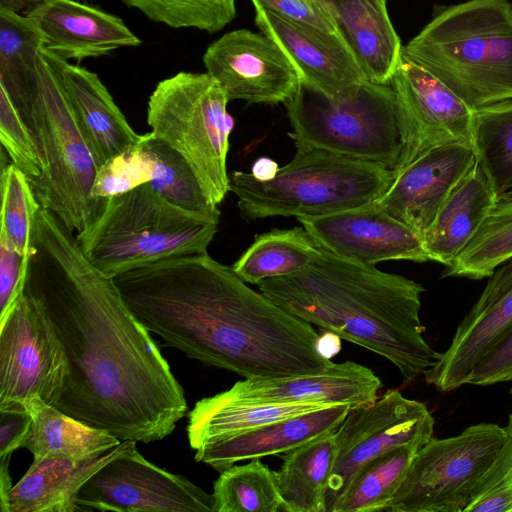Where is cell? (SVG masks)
Instances as JSON below:
<instances>
[{
    "label": "cell",
    "mask_w": 512,
    "mask_h": 512,
    "mask_svg": "<svg viewBox=\"0 0 512 512\" xmlns=\"http://www.w3.org/2000/svg\"><path fill=\"white\" fill-rule=\"evenodd\" d=\"M213 512L283 511L276 472L259 458L220 472L213 485Z\"/></svg>",
    "instance_id": "obj_34"
},
{
    "label": "cell",
    "mask_w": 512,
    "mask_h": 512,
    "mask_svg": "<svg viewBox=\"0 0 512 512\" xmlns=\"http://www.w3.org/2000/svg\"><path fill=\"white\" fill-rule=\"evenodd\" d=\"M322 249L353 262L430 261L422 236L376 201L327 215L297 218Z\"/></svg>",
    "instance_id": "obj_16"
},
{
    "label": "cell",
    "mask_w": 512,
    "mask_h": 512,
    "mask_svg": "<svg viewBox=\"0 0 512 512\" xmlns=\"http://www.w3.org/2000/svg\"><path fill=\"white\" fill-rule=\"evenodd\" d=\"M504 441L464 512H512V414Z\"/></svg>",
    "instance_id": "obj_40"
},
{
    "label": "cell",
    "mask_w": 512,
    "mask_h": 512,
    "mask_svg": "<svg viewBox=\"0 0 512 512\" xmlns=\"http://www.w3.org/2000/svg\"><path fill=\"white\" fill-rule=\"evenodd\" d=\"M1 198L0 234L21 254L27 255L33 220L41 206L27 176L12 163L2 166Z\"/></svg>",
    "instance_id": "obj_38"
},
{
    "label": "cell",
    "mask_w": 512,
    "mask_h": 512,
    "mask_svg": "<svg viewBox=\"0 0 512 512\" xmlns=\"http://www.w3.org/2000/svg\"><path fill=\"white\" fill-rule=\"evenodd\" d=\"M147 18L171 28L214 33L236 16V0H122Z\"/></svg>",
    "instance_id": "obj_37"
},
{
    "label": "cell",
    "mask_w": 512,
    "mask_h": 512,
    "mask_svg": "<svg viewBox=\"0 0 512 512\" xmlns=\"http://www.w3.org/2000/svg\"><path fill=\"white\" fill-rule=\"evenodd\" d=\"M23 292L46 316L67 361L52 406L121 441L150 443L174 431L188 406L150 331L114 278L43 207L31 228Z\"/></svg>",
    "instance_id": "obj_1"
},
{
    "label": "cell",
    "mask_w": 512,
    "mask_h": 512,
    "mask_svg": "<svg viewBox=\"0 0 512 512\" xmlns=\"http://www.w3.org/2000/svg\"><path fill=\"white\" fill-rule=\"evenodd\" d=\"M23 14L41 31L44 48L67 61L141 44L121 18L75 0H33Z\"/></svg>",
    "instance_id": "obj_21"
},
{
    "label": "cell",
    "mask_w": 512,
    "mask_h": 512,
    "mask_svg": "<svg viewBox=\"0 0 512 512\" xmlns=\"http://www.w3.org/2000/svg\"><path fill=\"white\" fill-rule=\"evenodd\" d=\"M423 445L390 449L366 462L354 475L334 512L386 511L411 461Z\"/></svg>",
    "instance_id": "obj_31"
},
{
    "label": "cell",
    "mask_w": 512,
    "mask_h": 512,
    "mask_svg": "<svg viewBox=\"0 0 512 512\" xmlns=\"http://www.w3.org/2000/svg\"><path fill=\"white\" fill-rule=\"evenodd\" d=\"M255 23L288 56L300 82L324 95L342 97L368 81L338 33L289 21L260 7H255Z\"/></svg>",
    "instance_id": "obj_18"
},
{
    "label": "cell",
    "mask_w": 512,
    "mask_h": 512,
    "mask_svg": "<svg viewBox=\"0 0 512 512\" xmlns=\"http://www.w3.org/2000/svg\"><path fill=\"white\" fill-rule=\"evenodd\" d=\"M512 328V258L499 265L458 324L448 348L424 376L441 392L468 384L481 358Z\"/></svg>",
    "instance_id": "obj_17"
},
{
    "label": "cell",
    "mask_w": 512,
    "mask_h": 512,
    "mask_svg": "<svg viewBox=\"0 0 512 512\" xmlns=\"http://www.w3.org/2000/svg\"><path fill=\"white\" fill-rule=\"evenodd\" d=\"M26 268L27 255L21 254L0 234V320L23 292Z\"/></svg>",
    "instance_id": "obj_43"
},
{
    "label": "cell",
    "mask_w": 512,
    "mask_h": 512,
    "mask_svg": "<svg viewBox=\"0 0 512 512\" xmlns=\"http://www.w3.org/2000/svg\"><path fill=\"white\" fill-rule=\"evenodd\" d=\"M33 0H0V8L13 12L24 11Z\"/></svg>",
    "instance_id": "obj_47"
},
{
    "label": "cell",
    "mask_w": 512,
    "mask_h": 512,
    "mask_svg": "<svg viewBox=\"0 0 512 512\" xmlns=\"http://www.w3.org/2000/svg\"><path fill=\"white\" fill-rule=\"evenodd\" d=\"M335 448L333 431L285 453L276 472L283 511L325 512Z\"/></svg>",
    "instance_id": "obj_29"
},
{
    "label": "cell",
    "mask_w": 512,
    "mask_h": 512,
    "mask_svg": "<svg viewBox=\"0 0 512 512\" xmlns=\"http://www.w3.org/2000/svg\"><path fill=\"white\" fill-rule=\"evenodd\" d=\"M279 168L274 160L268 157H261L253 163L250 173L259 181H268L276 176Z\"/></svg>",
    "instance_id": "obj_46"
},
{
    "label": "cell",
    "mask_w": 512,
    "mask_h": 512,
    "mask_svg": "<svg viewBox=\"0 0 512 512\" xmlns=\"http://www.w3.org/2000/svg\"><path fill=\"white\" fill-rule=\"evenodd\" d=\"M66 374L67 361L49 321L22 292L0 320V410L28 411L35 400L52 405Z\"/></svg>",
    "instance_id": "obj_11"
},
{
    "label": "cell",
    "mask_w": 512,
    "mask_h": 512,
    "mask_svg": "<svg viewBox=\"0 0 512 512\" xmlns=\"http://www.w3.org/2000/svg\"><path fill=\"white\" fill-rule=\"evenodd\" d=\"M328 406L304 403H248L216 394L199 400L188 413L187 436L197 448L248 432L263 425Z\"/></svg>",
    "instance_id": "obj_27"
},
{
    "label": "cell",
    "mask_w": 512,
    "mask_h": 512,
    "mask_svg": "<svg viewBox=\"0 0 512 512\" xmlns=\"http://www.w3.org/2000/svg\"><path fill=\"white\" fill-rule=\"evenodd\" d=\"M427 406L389 389L373 403L351 409L335 431L336 448L325 512H334L357 471L372 458L407 444L424 445L434 433Z\"/></svg>",
    "instance_id": "obj_12"
},
{
    "label": "cell",
    "mask_w": 512,
    "mask_h": 512,
    "mask_svg": "<svg viewBox=\"0 0 512 512\" xmlns=\"http://www.w3.org/2000/svg\"><path fill=\"white\" fill-rule=\"evenodd\" d=\"M203 63L229 101L285 104L300 84L297 70L280 46L248 29L233 30L210 44Z\"/></svg>",
    "instance_id": "obj_15"
},
{
    "label": "cell",
    "mask_w": 512,
    "mask_h": 512,
    "mask_svg": "<svg viewBox=\"0 0 512 512\" xmlns=\"http://www.w3.org/2000/svg\"><path fill=\"white\" fill-rule=\"evenodd\" d=\"M347 405L275 421L256 429L197 448L195 460L222 472L244 460L286 453L315 438L336 431L347 416Z\"/></svg>",
    "instance_id": "obj_22"
},
{
    "label": "cell",
    "mask_w": 512,
    "mask_h": 512,
    "mask_svg": "<svg viewBox=\"0 0 512 512\" xmlns=\"http://www.w3.org/2000/svg\"><path fill=\"white\" fill-rule=\"evenodd\" d=\"M512 381V328L475 366L468 384L489 386Z\"/></svg>",
    "instance_id": "obj_44"
},
{
    "label": "cell",
    "mask_w": 512,
    "mask_h": 512,
    "mask_svg": "<svg viewBox=\"0 0 512 512\" xmlns=\"http://www.w3.org/2000/svg\"><path fill=\"white\" fill-rule=\"evenodd\" d=\"M390 85L402 143L394 175L440 147L474 149L473 110L442 81L402 56Z\"/></svg>",
    "instance_id": "obj_14"
},
{
    "label": "cell",
    "mask_w": 512,
    "mask_h": 512,
    "mask_svg": "<svg viewBox=\"0 0 512 512\" xmlns=\"http://www.w3.org/2000/svg\"><path fill=\"white\" fill-rule=\"evenodd\" d=\"M152 158L143 135L141 141L102 164L95 175L92 195L106 200L149 183Z\"/></svg>",
    "instance_id": "obj_39"
},
{
    "label": "cell",
    "mask_w": 512,
    "mask_h": 512,
    "mask_svg": "<svg viewBox=\"0 0 512 512\" xmlns=\"http://www.w3.org/2000/svg\"><path fill=\"white\" fill-rule=\"evenodd\" d=\"M381 387L370 368L344 361L313 374L244 379L218 394L238 402L347 405L351 410L373 403Z\"/></svg>",
    "instance_id": "obj_19"
},
{
    "label": "cell",
    "mask_w": 512,
    "mask_h": 512,
    "mask_svg": "<svg viewBox=\"0 0 512 512\" xmlns=\"http://www.w3.org/2000/svg\"><path fill=\"white\" fill-rule=\"evenodd\" d=\"M7 95L29 129L42 161L40 176L29 180L38 203L76 234L84 231L100 217L108 199L92 195L98 166L64 87L55 54L43 48L37 60L36 82Z\"/></svg>",
    "instance_id": "obj_5"
},
{
    "label": "cell",
    "mask_w": 512,
    "mask_h": 512,
    "mask_svg": "<svg viewBox=\"0 0 512 512\" xmlns=\"http://www.w3.org/2000/svg\"><path fill=\"white\" fill-rule=\"evenodd\" d=\"M31 420L28 411L0 410V459L9 458L13 451L21 448Z\"/></svg>",
    "instance_id": "obj_45"
},
{
    "label": "cell",
    "mask_w": 512,
    "mask_h": 512,
    "mask_svg": "<svg viewBox=\"0 0 512 512\" xmlns=\"http://www.w3.org/2000/svg\"><path fill=\"white\" fill-rule=\"evenodd\" d=\"M44 48L41 31L24 14L0 8V87L21 91L37 79V60Z\"/></svg>",
    "instance_id": "obj_36"
},
{
    "label": "cell",
    "mask_w": 512,
    "mask_h": 512,
    "mask_svg": "<svg viewBox=\"0 0 512 512\" xmlns=\"http://www.w3.org/2000/svg\"><path fill=\"white\" fill-rule=\"evenodd\" d=\"M402 56L472 110L512 99V4L469 0L441 9Z\"/></svg>",
    "instance_id": "obj_4"
},
{
    "label": "cell",
    "mask_w": 512,
    "mask_h": 512,
    "mask_svg": "<svg viewBox=\"0 0 512 512\" xmlns=\"http://www.w3.org/2000/svg\"><path fill=\"white\" fill-rule=\"evenodd\" d=\"M218 224L219 217L178 207L145 183L108 198L100 217L76 238L84 256L114 277L167 258L207 253Z\"/></svg>",
    "instance_id": "obj_6"
},
{
    "label": "cell",
    "mask_w": 512,
    "mask_h": 512,
    "mask_svg": "<svg viewBox=\"0 0 512 512\" xmlns=\"http://www.w3.org/2000/svg\"><path fill=\"white\" fill-rule=\"evenodd\" d=\"M509 393H510V395H512V386L509 389Z\"/></svg>",
    "instance_id": "obj_48"
},
{
    "label": "cell",
    "mask_w": 512,
    "mask_h": 512,
    "mask_svg": "<svg viewBox=\"0 0 512 512\" xmlns=\"http://www.w3.org/2000/svg\"><path fill=\"white\" fill-rule=\"evenodd\" d=\"M505 438L504 426L478 423L418 449L388 512H464Z\"/></svg>",
    "instance_id": "obj_10"
},
{
    "label": "cell",
    "mask_w": 512,
    "mask_h": 512,
    "mask_svg": "<svg viewBox=\"0 0 512 512\" xmlns=\"http://www.w3.org/2000/svg\"><path fill=\"white\" fill-rule=\"evenodd\" d=\"M143 141L152 158L151 188L178 207L220 218L218 206L209 200L186 160L151 132L143 135Z\"/></svg>",
    "instance_id": "obj_35"
},
{
    "label": "cell",
    "mask_w": 512,
    "mask_h": 512,
    "mask_svg": "<svg viewBox=\"0 0 512 512\" xmlns=\"http://www.w3.org/2000/svg\"><path fill=\"white\" fill-rule=\"evenodd\" d=\"M113 278L150 332L206 365L252 379L313 374L334 364L312 324L208 253L167 258Z\"/></svg>",
    "instance_id": "obj_2"
},
{
    "label": "cell",
    "mask_w": 512,
    "mask_h": 512,
    "mask_svg": "<svg viewBox=\"0 0 512 512\" xmlns=\"http://www.w3.org/2000/svg\"><path fill=\"white\" fill-rule=\"evenodd\" d=\"M285 106L296 149H321L396 168L402 143L390 83L366 81L330 98L300 82Z\"/></svg>",
    "instance_id": "obj_8"
},
{
    "label": "cell",
    "mask_w": 512,
    "mask_h": 512,
    "mask_svg": "<svg viewBox=\"0 0 512 512\" xmlns=\"http://www.w3.org/2000/svg\"><path fill=\"white\" fill-rule=\"evenodd\" d=\"M121 444V443H120ZM119 450L91 459L62 457L33 459L19 482L0 498L2 512H74L79 492L87 480Z\"/></svg>",
    "instance_id": "obj_25"
},
{
    "label": "cell",
    "mask_w": 512,
    "mask_h": 512,
    "mask_svg": "<svg viewBox=\"0 0 512 512\" xmlns=\"http://www.w3.org/2000/svg\"><path fill=\"white\" fill-rule=\"evenodd\" d=\"M260 7L289 21L338 33L325 0H251Z\"/></svg>",
    "instance_id": "obj_42"
},
{
    "label": "cell",
    "mask_w": 512,
    "mask_h": 512,
    "mask_svg": "<svg viewBox=\"0 0 512 512\" xmlns=\"http://www.w3.org/2000/svg\"><path fill=\"white\" fill-rule=\"evenodd\" d=\"M257 286L292 315L384 357L404 383L424 375L441 356L424 337L425 289L412 279L319 247L302 270Z\"/></svg>",
    "instance_id": "obj_3"
},
{
    "label": "cell",
    "mask_w": 512,
    "mask_h": 512,
    "mask_svg": "<svg viewBox=\"0 0 512 512\" xmlns=\"http://www.w3.org/2000/svg\"><path fill=\"white\" fill-rule=\"evenodd\" d=\"M28 412L32 420L21 448L30 451L34 459H91L121 443L109 432L89 426L41 400L33 401Z\"/></svg>",
    "instance_id": "obj_28"
},
{
    "label": "cell",
    "mask_w": 512,
    "mask_h": 512,
    "mask_svg": "<svg viewBox=\"0 0 512 512\" xmlns=\"http://www.w3.org/2000/svg\"><path fill=\"white\" fill-rule=\"evenodd\" d=\"M338 34L370 82L387 84L401 60L402 45L386 0H325Z\"/></svg>",
    "instance_id": "obj_24"
},
{
    "label": "cell",
    "mask_w": 512,
    "mask_h": 512,
    "mask_svg": "<svg viewBox=\"0 0 512 512\" xmlns=\"http://www.w3.org/2000/svg\"><path fill=\"white\" fill-rule=\"evenodd\" d=\"M318 249L303 227L273 229L257 234L231 268L244 282L258 285L302 270Z\"/></svg>",
    "instance_id": "obj_30"
},
{
    "label": "cell",
    "mask_w": 512,
    "mask_h": 512,
    "mask_svg": "<svg viewBox=\"0 0 512 512\" xmlns=\"http://www.w3.org/2000/svg\"><path fill=\"white\" fill-rule=\"evenodd\" d=\"M504 196H512V192H511V193H509V194H506V195H504Z\"/></svg>",
    "instance_id": "obj_49"
},
{
    "label": "cell",
    "mask_w": 512,
    "mask_h": 512,
    "mask_svg": "<svg viewBox=\"0 0 512 512\" xmlns=\"http://www.w3.org/2000/svg\"><path fill=\"white\" fill-rule=\"evenodd\" d=\"M0 141L11 163L29 180L40 176L43 165L33 137L2 88H0Z\"/></svg>",
    "instance_id": "obj_41"
},
{
    "label": "cell",
    "mask_w": 512,
    "mask_h": 512,
    "mask_svg": "<svg viewBox=\"0 0 512 512\" xmlns=\"http://www.w3.org/2000/svg\"><path fill=\"white\" fill-rule=\"evenodd\" d=\"M497 195L476 164L451 190L422 235L430 261L451 266L483 223Z\"/></svg>",
    "instance_id": "obj_26"
},
{
    "label": "cell",
    "mask_w": 512,
    "mask_h": 512,
    "mask_svg": "<svg viewBox=\"0 0 512 512\" xmlns=\"http://www.w3.org/2000/svg\"><path fill=\"white\" fill-rule=\"evenodd\" d=\"M228 102L207 72H179L158 82L147 105L151 133L186 160L217 206L229 191L226 161L234 123Z\"/></svg>",
    "instance_id": "obj_9"
},
{
    "label": "cell",
    "mask_w": 512,
    "mask_h": 512,
    "mask_svg": "<svg viewBox=\"0 0 512 512\" xmlns=\"http://www.w3.org/2000/svg\"><path fill=\"white\" fill-rule=\"evenodd\" d=\"M81 511L213 512L214 498L187 478L146 460L126 440L81 488Z\"/></svg>",
    "instance_id": "obj_13"
},
{
    "label": "cell",
    "mask_w": 512,
    "mask_h": 512,
    "mask_svg": "<svg viewBox=\"0 0 512 512\" xmlns=\"http://www.w3.org/2000/svg\"><path fill=\"white\" fill-rule=\"evenodd\" d=\"M477 163L497 197L512 192V99L473 110Z\"/></svg>",
    "instance_id": "obj_33"
},
{
    "label": "cell",
    "mask_w": 512,
    "mask_h": 512,
    "mask_svg": "<svg viewBox=\"0 0 512 512\" xmlns=\"http://www.w3.org/2000/svg\"><path fill=\"white\" fill-rule=\"evenodd\" d=\"M512 258V196L498 197L474 236L443 277L488 278Z\"/></svg>",
    "instance_id": "obj_32"
},
{
    "label": "cell",
    "mask_w": 512,
    "mask_h": 512,
    "mask_svg": "<svg viewBox=\"0 0 512 512\" xmlns=\"http://www.w3.org/2000/svg\"><path fill=\"white\" fill-rule=\"evenodd\" d=\"M55 57L64 87L98 168L138 144L142 135L132 129L99 76L56 54Z\"/></svg>",
    "instance_id": "obj_23"
},
{
    "label": "cell",
    "mask_w": 512,
    "mask_h": 512,
    "mask_svg": "<svg viewBox=\"0 0 512 512\" xmlns=\"http://www.w3.org/2000/svg\"><path fill=\"white\" fill-rule=\"evenodd\" d=\"M476 162L474 149L464 145L431 150L395 174L387 191L375 201L422 236L451 190Z\"/></svg>",
    "instance_id": "obj_20"
},
{
    "label": "cell",
    "mask_w": 512,
    "mask_h": 512,
    "mask_svg": "<svg viewBox=\"0 0 512 512\" xmlns=\"http://www.w3.org/2000/svg\"><path fill=\"white\" fill-rule=\"evenodd\" d=\"M394 180L392 170L321 149H296L268 181L229 174V191L247 221L273 216L314 217L374 202Z\"/></svg>",
    "instance_id": "obj_7"
}]
</instances>
